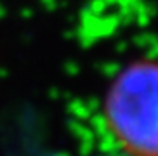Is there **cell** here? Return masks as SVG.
<instances>
[{"mask_svg":"<svg viewBox=\"0 0 158 156\" xmlns=\"http://www.w3.org/2000/svg\"><path fill=\"white\" fill-rule=\"evenodd\" d=\"M113 156H127V154H113Z\"/></svg>","mask_w":158,"mask_h":156,"instance_id":"obj_2","label":"cell"},{"mask_svg":"<svg viewBox=\"0 0 158 156\" xmlns=\"http://www.w3.org/2000/svg\"><path fill=\"white\" fill-rule=\"evenodd\" d=\"M107 118L127 156H158V64H135L114 80Z\"/></svg>","mask_w":158,"mask_h":156,"instance_id":"obj_1","label":"cell"}]
</instances>
